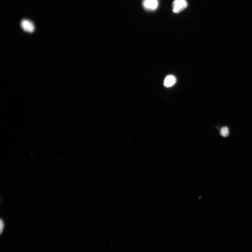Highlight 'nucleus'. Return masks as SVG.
<instances>
[{
    "mask_svg": "<svg viewBox=\"0 0 252 252\" xmlns=\"http://www.w3.org/2000/svg\"><path fill=\"white\" fill-rule=\"evenodd\" d=\"M20 25L23 31L29 34H32L34 31L35 26L31 20L23 19L20 21Z\"/></svg>",
    "mask_w": 252,
    "mask_h": 252,
    "instance_id": "1",
    "label": "nucleus"
},
{
    "mask_svg": "<svg viewBox=\"0 0 252 252\" xmlns=\"http://www.w3.org/2000/svg\"><path fill=\"white\" fill-rule=\"evenodd\" d=\"M4 227V223L3 221L1 219V221H0V232H1V234H2V232L3 231Z\"/></svg>",
    "mask_w": 252,
    "mask_h": 252,
    "instance_id": "6",
    "label": "nucleus"
},
{
    "mask_svg": "<svg viewBox=\"0 0 252 252\" xmlns=\"http://www.w3.org/2000/svg\"><path fill=\"white\" fill-rule=\"evenodd\" d=\"M220 133L221 136L225 137H227L229 135V129L227 126L222 127L221 129Z\"/></svg>",
    "mask_w": 252,
    "mask_h": 252,
    "instance_id": "5",
    "label": "nucleus"
},
{
    "mask_svg": "<svg viewBox=\"0 0 252 252\" xmlns=\"http://www.w3.org/2000/svg\"><path fill=\"white\" fill-rule=\"evenodd\" d=\"M187 6V2L186 0H175L172 5L173 12L178 13L184 10Z\"/></svg>",
    "mask_w": 252,
    "mask_h": 252,
    "instance_id": "2",
    "label": "nucleus"
},
{
    "mask_svg": "<svg viewBox=\"0 0 252 252\" xmlns=\"http://www.w3.org/2000/svg\"><path fill=\"white\" fill-rule=\"evenodd\" d=\"M158 0H144L143 5L144 8L148 11L156 10L158 6Z\"/></svg>",
    "mask_w": 252,
    "mask_h": 252,
    "instance_id": "3",
    "label": "nucleus"
},
{
    "mask_svg": "<svg viewBox=\"0 0 252 252\" xmlns=\"http://www.w3.org/2000/svg\"><path fill=\"white\" fill-rule=\"evenodd\" d=\"M176 82V77L172 75H168L165 79L164 85L167 87H170L173 86Z\"/></svg>",
    "mask_w": 252,
    "mask_h": 252,
    "instance_id": "4",
    "label": "nucleus"
}]
</instances>
